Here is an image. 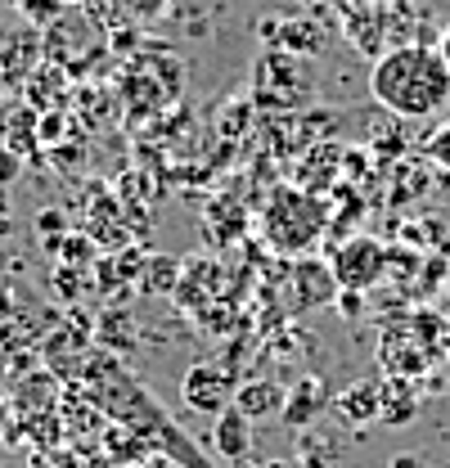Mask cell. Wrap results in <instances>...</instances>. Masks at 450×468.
Segmentation results:
<instances>
[{
    "label": "cell",
    "instance_id": "obj_13",
    "mask_svg": "<svg viewBox=\"0 0 450 468\" xmlns=\"http://www.w3.org/2000/svg\"><path fill=\"white\" fill-rule=\"evenodd\" d=\"M9 230H14V221H9V194L0 189V239H5Z\"/></svg>",
    "mask_w": 450,
    "mask_h": 468
},
{
    "label": "cell",
    "instance_id": "obj_1",
    "mask_svg": "<svg viewBox=\"0 0 450 468\" xmlns=\"http://www.w3.org/2000/svg\"><path fill=\"white\" fill-rule=\"evenodd\" d=\"M370 90L392 117H433L450 104V68L433 46H396L374 58Z\"/></svg>",
    "mask_w": 450,
    "mask_h": 468
},
{
    "label": "cell",
    "instance_id": "obj_12",
    "mask_svg": "<svg viewBox=\"0 0 450 468\" xmlns=\"http://www.w3.org/2000/svg\"><path fill=\"white\" fill-rule=\"evenodd\" d=\"M388 468H428V460L423 455H410V451H401V455H392V464Z\"/></svg>",
    "mask_w": 450,
    "mask_h": 468
},
{
    "label": "cell",
    "instance_id": "obj_10",
    "mask_svg": "<svg viewBox=\"0 0 450 468\" xmlns=\"http://www.w3.org/2000/svg\"><path fill=\"white\" fill-rule=\"evenodd\" d=\"M63 5H68V0H14V9H18V14H27L32 23H50Z\"/></svg>",
    "mask_w": 450,
    "mask_h": 468
},
{
    "label": "cell",
    "instance_id": "obj_4",
    "mask_svg": "<svg viewBox=\"0 0 450 468\" xmlns=\"http://www.w3.org/2000/svg\"><path fill=\"white\" fill-rule=\"evenodd\" d=\"M212 451L230 460V464H239V460H248L252 455V419L248 414H239V410L230 406L217 414V428H212Z\"/></svg>",
    "mask_w": 450,
    "mask_h": 468
},
{
    "label": "cell",
    "instance_id": "obj_7",
    "mask_svg": "<svg viewBox=\"0 0 450 468\" xmlns=\"http://www.w3.org/2000/svg\"><path fill=\"white\" fill-rule=\"evenodd\" d=\"M293 284H297V302L306 306H320V302H329L338 289V280H334V266L329 261H297V271H293Z\"/></svg>",
    "mask_w": 450,
    "mask_h": 468
},
{
    "label": "cell",
    "instance_id": "obj_11",
    "mask_svg": "<svg viewBox=\"0 0 450 468\" xmlns=\"http://www.w3.org/2000/svg\"><path fill=\"white\" fill-rule=\"evenodd\" d=\"M18 176H23V158H18V149H14V144H0V189H9Z\"/></svg>",
    "mask_w": 450,
    "mask_h": 468
},
{
    "label": "cell",
    "instance_id": "obj_15",
    "mask_svg": "<svg viewBox=\"0 0 450 468\" xmlns=\"http://www.w3.org/2000/svg\"><path fill=\"white\" fill-rule=\"evenodd\" d=\"M55 226H59V230H63V221H59V212H41V230L50 234V230H55Z\"/></svg>",
    "mask_w": 450,
    "mask_h": 468
},
{
    "label": "cell",
    "instance_id": "obj_3",
    "mask_svg": "<svg viewBox=\"0 0 450 468\" xmlns=\"http://www.w3.org/2000/svg\"><path fill=\"white\" fill-rule=\"evenodd\" d=\"M234 378L217 369V365H194L185 378H180V397H185V406L198 410V414H221V410L234 406Z\"/></svg>",
    "mask_w": 450,
    "mask_h": 468
},
{
    "label": "cell",
    "instance_id": "obj_14",
    "mask_svg": "<svg viewBox=\"0 0 450 468\" xmlns=\"http://www.w3.org/2000/svg\"><path fill=\"white\" fill-rule=\"evenodd\" d=\"M437 55H442V63L450 68V23L442 27V37H437Z\"/></svg>",
    "mask_w": 450,
    "mask_h": 468
},
{
    "label": "cell",
    "instance_id": "obj_2",
    "mask_svg": "<svg viewBox=\"0 0 450 468\" xmlns=\"http://www.w3.org/2000/svg\"><path fill=\"white\" fill-rule=\"evenodd\" d=\"M329 266H334L338 289H351V292L374 289V284H379V275H383V243H374V239L356 234V239H347V243L338 248Z\"/></svg>",
    "mask_w": 450,
    "mask_h": 468
},
{
    "label": "cell",
    "instance_id": "obj_5",
    "mask_svg": "<svg viewBox=\"0 0 450 468\" xmlns=\"http://www.w3.org/2000/svg\"><path fill=\"white\" fill-rule=\"evenodd\" d=\"M234 410L248 414L252 423H257V419H271V414H280L284 410V388L280 383H271V378L239 383V388H234Z\"/></svg>",
    "mask_w": 450,
    "mask_h": 468
},
{
    "label": "cell",
    "instance_id": "obj_6",
    "mask_svg": "<svg viewBox=\"0 0 450 468\" xmlns=\"http://www.w3.org/2000/svg\"><path fill=\"white\" fill-rule=\"evenodd\" d=\"M329 406V397H325V383L320 378H302L297 388H293V397L284 392V410L280 419L288 423V428H302V423H311L320 410Z\"/></svg>",
    "mask_w": 450,
    "mask_h": 468
},
{
    "label": "cell",
    "instance_id": "obj_9",
    "mask_svg": "<svg viewBox=\"0 0 450 468\" xmlns=\"http://www.w3.org/2000/svg\"><path fill=\"white\" fill-rule=\"evenodd\" d=\"M428 158H433V163L450 176V117L437 126V131H433V135H428Z\"/></svg>",
    "mask_w": 450,
    "mask_h": 468
},
{
    "label": "cell",
    "instance_id": "obj_8",
    "mask_svg": "<svg viewBox=\"0 0 450 468\" xmlns=\"http://www.w3.org/2000/svg\"><path fill=\"white\" fill-rule=\"evenodd\" d=\"M338 419H342L347 428H365V423H374V419H379V388H374V383H356V388H347V392L338 397Z\"/></svg>",
    "mask_w": 450,
    "mask_h": 468
},
{
    "label": "cell",
    "instance_id": "obj_16",
    "mask_svg": "<svg viewBox=\"0 0 450 468\" xmlns=\"http://www.w3.org/2000/svg\"><path fill=\"white\" fill-rule=\"evenodd\" d=\"M266 468H293V464H266Z\"/></svg>",
    "mask_w": 450,
    "mask_h": 468
}]
</instances>
